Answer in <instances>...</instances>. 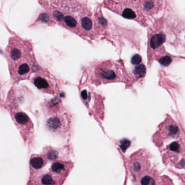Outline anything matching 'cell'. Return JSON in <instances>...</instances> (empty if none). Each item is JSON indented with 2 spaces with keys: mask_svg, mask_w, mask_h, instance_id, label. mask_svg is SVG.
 <instances>
[{
  "mask_svg": "<svg viewBox=\"0 0 185 185\" xmlns=\"http://www.w3.org/2000/svg\"><path fill=\"white\" fill-rule=\"evenodd\" d=\"M46 10L56 23L85 39H96L107 27L100 11L93 14L79 0H50Z\"/></svg>",
  "mask_w": 185,
  "mask_h": 185,
  "instance_id": "cell-1",
  "label": "cell"
},
{
  "mask_svg": "<svg viewBox=\"0 0 185 185\" xmlns=\"http://www.w3.org/2000/svg\"><path fill=\"white\" fill-rule=\"evenodd\" d=\"M5 56L8 62L11 76L15 81L28 78L39 67L31 42L19 36L9 38Z\"/></svg>",
  "mask_w": 185,
  "mask_h": 185,
  "instance_id": "cell-2",
  "label": "cell"
},
{
  "mask_svg": "<svg viewBox=\"0 0 185 185\" xmlns=\"http://www.w3.org/2000/svg\"><path fill=\"white\" fill-rule=\"evenodd\" d=\"M46 126L50 131L62 136L69 133L71 119L69 112L58 99H53L44 104Z\"/></svg>",
  "mask_w": 185,
  "mask_h": 185,
  "instance_id": "cell-3",
  "label": "cell"
},
{
  "mask_svg": "<svg viewBox=\"0 0 185 185\" xmlns=\"http://www.w3.org/2000/svg\"><path fill=\"white\" fill-rule=\"evenodd\" d=\"M90 80L97 85L124 81L127 74L123 64L119 61L108 60L96 62L89 67Z\"/></svg>",
  "mask_w": 185,
  "mask_h": 185,
  "instance_id": "cell-4",
  "label": "cell"
},
{
  "mask_svg": "<svg viewBox=\"0 0 185 185\" xmlns=\"http://www.w3.org/2000/svg\"><path fill=\"white\" fill-rule=\"evenodd\" d=\"M164 25L165 21L163 17L155 19L152 26L149 27L147 51L149 65L153 60L158 61L168 53L164 47V43L166 41Z\"/></svg>",
  "mask_w": 185,
  "mask_h": 185,
  "instance_id": "cell-5",
  "label": "cell"
},
{
  "mask_svg": "<svg viewBox=\"0 0 185 185\" xmlns=\"http://www.w3.org/2000/svg\"><path fill=\"white\" fill-rule=\"evenodd\" d=\"M145 152L139 150L131 156L129 168L134 181H139L138 184L141 185H156L158 175L155 170L153 171L150 167V162L146 158Z\"/></svg>",
  "mask_w": 185,
  "mask_h": 185,
  "instance_id": "cell-6",
  "label": "cell"
},
{
  "mask_svg": "<svg viewBox=\"0 0 185 185\" xmlns=\"http://www.w3.org/2000/svg\"><path fill=\"white\" fill-rule=\"evenodd\" d=\"M32 81L38 89L44 92L55 95L58 92L57 80L48 72L40 67L37 69Z\"/></svg>",
  "mask_w": 185,
  "mask_h": 185,
  "instance_id": "cell-7",
  "label": "cell"
},
{
  "mask_svg": "<svg viewBox=\"0 0 185 185\" xmlns=\"http://www.w3.org/2000/svg\"><path fill=\"white\" fill-rule=\"evenodd\" d=\"M73 163L57 160L52 163L48 174L52 176L56 185L64 183L73 167Z\"/></svg>",
  "mask_w": 185,
  "mask_h": 185,
  "instance_id": "cell-8",
  "label": "cell"
},
{
  "mask_svg": "<svg viewBox=\"0 0 185 185\" xmlns=\"http://www.w3.org/2000/svg\"><path fill=\"white\" fill-rule=\"evenodd\" d=\"M137 3L139 10L148 18L163 10L164 0H137Z\"/></svg>",
  "mask_w": 185,
  "mask_h": 185,
  "instance_id": "cell-9",
  "label": "cell"
},
{
  "mask_svg": "<svg viewBox=\"0 0 185 185\" xmlns=\"http://www.w3.org/2000/svg\"><path fill=\"white\" fill-rule=\"evenodd\" d=\"M14 119L20 129H25L28 133H31L33 130V125L31 119L25 113L17 112L14 114Z\"/></svg>",
  "mask_w": 185,
  "mask_h": 185,
  "instance_id": "cell-10",
  "label": "cell"
},
{
  "mask_svg": "<svg viewBox=\"0 0 185 185\" xmlns=\"http://www.w3.org/2000/svg\"><path fill=\"white\" fill-rule=\"evenodd\" d=\"M47 160L48 159L46 158L45 155H32L29 161V164L32 171L37 172L38 171L43 168L46 166Z\"/></svg>",
  "mask_w": 185,
  "mask_h": 185,
  "instance_id": "cell-11",
  "label": "cell"
},
{
  "mask_svg": "<svg viewBox=\"0 0 185 185\" xmlns=\"http://www.w3.org/2000/svg\"><path fill=\"white\" fill-rule=\"evenodd\" d=\"M61 153V150L51 147H47L44 150V155L50 161L58 160Z\"/></svg>",
  "mask_w": 185,
  "mask_h": 185,
  "instance_id": "cell-12",
  "label": "cell"
},
{
  "mask_svg": "<svg viewBox=\"0 0 185 185\" xmlns=\"http://www.w3.org/2000/svg\"><path fill=\"white\" fill-rule=\"evenodd\" d=\"M133 65L134 66L133 70V74L134 77L137 79L144 78L146 74V67L143 62Z\"/></svg>",
  "mask_w": 185,
  "mask_h": 185,
  "instance_id": "cell-13",
  "label": "cell"
},
{
  "mask_svg": "<svg viewBox=\"0 0 185 185\" xmlns=\"http://www.w3.org/2000/svg\"><path fill=\"white\" fill-rule=\"evenodd\" d=\"M158 61L162 66L166 67L168 66L172 62L173 58L171 54L168 53L167 54H165L158 59Z\"/></svg>",
  "mask_w": 185,
  "mask_h": 185,
  "instance_id": "cell-14",
  "label": "cell"
},
{
  "mask_svg": "<svg viewBox=\"0 0 185 185\" xmlns=\"http://www.w3.org/2000/svg\"><path fill=\"white\" fill-rule=\"evenodd\" d=\"M142 62V56L139 54H135L132 56L131 59V62L132 65H136Z\"/></svg>",
  "mask_w": 185,
  "mask_h": 185,
  "instance_id": "cell-15",
  "label": "cell"
},
{
  "mask_svg": "<svg viewBox=\"0 0 185 185\" xmlns=\"http://www.w3.org/2000/svg\"><path fill=\"white\" fill-rule=\"evenodd\" d=\"M130 144V142L129 140L127 139H124L122 141H121V145H120V147L121 149H122L123 152H125L127 148L129 147V146Z\"/></svg>",
  "mask_w": 185,
  "mask_h": 185,
  "instance_id": "cell-16",
  "label": "cell"
},
{
  "mask_svg": "<svg viewBox=\"0 0 185 185\" xmlns=\"http://www.w3.org/2000/svg\"><path fill=\"white\" fill-rule=\"evenodd\" d=\"M180 179H181L182 181L183 182V184H185V174H184L180 175Z\"/></svg>",
  "mask_w": 185,
  "mask_h": 185,
  "instance_id": "cell-17",
  "label": "cell"
},
{
  "mask_svg": "<svg viewBox=\"0 0 185 185\" xmlns=\"http://www.w3.org/2000/svg\"><path fill=\"white\" fill-rule=\"evenodd\" d=\"M184 39H185V36H184Z\"/></svg>",
  "mask_w": 185,
  "mask_h": 185,
  "instance_id": "cell-18",
  "label": "cell"
},
{
  "mask_svg": "<svg viewBox=\"0 0 185 185\" xmlns=\"http://www.w3.org/2000/svg\"><path fill=\"white\" fill-rule=\"evenodd\" d=\"M111 1H117V0H111Z\"/></svg>",
  "mask_w": 185,
  "mask_h": 185,
  "instance_id": "cell-19",
  "label": "cell"
}]
</instances>
